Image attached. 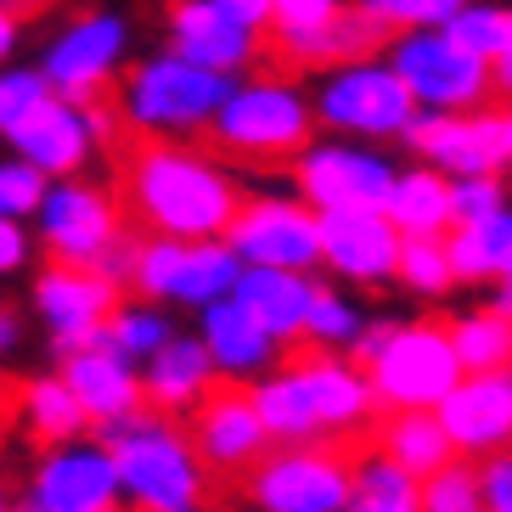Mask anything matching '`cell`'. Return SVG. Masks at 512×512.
I'll list each match as a JSON object with an SVG mask.
<instances>
[{"label": "cell", "mask_w": 512, "mask_h": 512, "mask_svg": "<svg viewBox=\"0 0 512 512\" xmlns=\"http://www.w3.org/2000/svg\"><path fill=\"white\" fill-rule=\"evenodd\" d=\"M316 141L310 85L299 74H237L209 124V147L237 164H293Z\"/></svg>", "instance_id": "5b68a950"}, {"label": "cell", "mask_w": 512, "mask_h": 512, "mask_svg": "<svg viewBox=\"0 0 512 512\" xmlns=\"http://www.w3.org/2000/svg\"><path fill=\"white\" fill-rule=\"evenodd\" d=\"M512 203V186L507 175H462L451 181V209H456V226H479L490 214H501ZM451 226V231H456Z\"/></svg>", "instance_id": "60d3db41"}, {"label": "cell", "mask_w": 512, "mask_h": 512, "mask_svg": "<svg viewBox=\"0 0 512 512\" xmlns=\"http://www.w3.org/2000/svg\"><path fill=\"white\" fill-rule=\"evenodd\" d=\"M226 91H231L226 74L197 68V62L175 57L164 46L130 62L107 102L124 124V141H197L209 136Z\"/></svg>", "instance_id": "277c9868"}, {"label": "cell", "mask_w": 512, "mask_h": 512, "mask_svg": "<svg viewBox=\"0 0 512 512\" xmlns=\"http://www.w3.org/2000/svg\"><path fill=\"white\" fill-rule=\"evenodd\" d=\"M366 327V310L349 299L338 282H321L316 299H310V316H304V349H321V355H349L355 338Z\"/></svg>", "instance_id": "836d02e7"}, {"label": "cell", "mask_w": 512, "mask_h": 512, "mask_svg": "<svg viewBox=\"0 0 512 512\" xmlns=\"http://www.w3.org/2000/svg\"><path fill=\"white\" fill-rule=\"evenodd\" d=\"M507 175H512V169H507ZM507 186H512V181H507Z\"/></svg>", "instance_id": "816d5d0a"}, {"label": "cell", "mask_w": 512, "mask_h": 512, "mask_svg": "<svg viewBox=\"0 0 512 512\" xmlns=\"http://www.w3.org/2000/svg\"><path fill=\"white\" fill-rule=\"evenodd\" d=\"M265 40L282 74H321L332 62L383 51V29L355 0H271Z\"/></svg>", "instance_id": "7c38bea8"}, {"label": "cell", "mask_w": 512, "mask_h": 512, "mask_svg": "<svg viewBox=\"0 0 512 512\" xmlns=\"http://www.w3.org/2000/svg\"><path fill=\"white\" fill-rule=\"evenodd\" d=\"M355 484L349 445H271L242 473L248 512H344Z\"/></svg>", "instance_id": "4fadbf2b"}, {"label": "cell", "mask_w": 512, "mask_h": 512, "mask_svg": "<svg viewBox=\"0 0 512 512\" xmlns=\"http://www.w3.org/2000/svg\"><path fill=\"white\" fill-rule=\"evenodd\" d=\"M40 96H46V79H40L34 62H6V68H0V141L29 119Z\"/></svg>", "instance_id": "b9f144b4"}, {"label": "cell", "mask_w": 512, "mask_h": 512, "mask_svg": "<svg viewBox=\"0 0 512 512\" xmlns=\"http://www.w3.org/2000/svg\"><path fill=\"white\" fill-rule=\"evenodd\" d=\"M422 512H484L479 496V462L451 456V462L422 479Z\"/></svg>", "instance_id": "f35d334b"}, {"label": "cell", "mask_w": 512, "mask_h": 512, "mask_svg": "<svg viewBox=\"0 0 512 512\" xmlns=\"http://www.w3.org/2000/svg\"><path fill=\"white\" fill-rule=\"evenodd\" d=\"M479 496L484 512H512V451L479 462Z\"/></svg>", "instance_id": "ee69618b"}, {"label": "cell", "mask_w": 512, "mask_h": 512, "mask_svg": "<svg viewBox=\"0 0 512 512\" xmlns=\"http://www.w3.org/2000/svg\"><path fill=\"white\" fill-rule=\"evenodd\" d=\"M40 512H124L119 496V467L96 434L74 445H51L29 467V496Z\"/></svg>", "instance_id": "d6986e66"}, {"label": "cell", "mask_w": 512, "mask_h": 512, "mask_svg": "<svg viewBox=\"0 0 512 512\" xmlns=\"http://www.w3.org/2000/svg\"><path fill=\"white\" fill-rule=\"evenodd\" d=\"M17 46H23V17L0 6V68H6V62L17 57Z\"/></svg>", "instance_id": "7dc6e473"}, {"label": "cell", "mask_w": 512, "mask_h": 512, "mask_svg": "<svg viewBox=\"0 0 512 512\" xmlns=\"http://www.w3.org/2000/svg\"><path fill=\"white\" fill-rule=\"evenodd\" d=\"M119 467V496L130 512H209L214 479L197 462L192 439L164 411H130V417L96 428Z\"/></svg>", "instance_id": "3957f363"}, {"label": "cell", "mask_w": 512, "mask_h": 512, "mask_svg": "<svg viewBox=\"0 0 512 512\" xmlns=\"http://www.w3.org/2000/svg\"><path fill=\"white\" fill-rule=\"evenodd\" d=\"M220 389L209 355L197 344V332H175L164 349H152L141 361V400L147 411H164V417L186 422V411H197L209 394Z\"/></svg>", "instance_id": "484cf974"}, {"label": "cell", "mask_w": 512, "mask_h": 512, "mask_svg": "<svg viewBox=\"0 0 512 512\" xmlns=\"http://www.w3.org/2000/svg\"><path fill=\"white\" fill-rule=\"evenodd\" d=\"M383 220L400 237H451L456 209H451V175L428 164H400L389 197H383Z\"/></svg>", "instance_id": "83f0119b"}, {"label": "cell", "mask_w": 512, "mask_h": 512, "mask_svg": "<svg viewBox=\"0 0 512 512\" xmlns=\"http://www.w3.org/2000/svg\"><path fill=\"white\" fill-rule=\"evenodd\" d=\"M181 428L192 439L197 462L209 467V479H242L271 451V434H265V422L254 411V394L237 389V383H220L197 411H186Z\"/></svg>", "instance_id": "ffe728a7"}, {"label": "cell", "mask_w": 512, "mask_h": 512, "mask_svg": "<svg viewBox=\"0 0 512 512\" xmlns=\"http://www.w3.org/2000/svg\"><path fill=\"white\" fill-rule=\"evenodd\" d=\"M34 226L29 220H0V282H12L34 265Z\"/></svg>", "instance_id": "7bdbcfd3"}, {"label": "cell", "mask_w": 512, "mask_h": 512, "mask_svg": "<svg viewBox=\"0 0 512 512\" xmlns=\"http://www.w3.org/2000/svg\"><path fill=\"white\" fill-rule=\"evenodd\" d=\"M113 192L124 220L141 237H181L209 242L226 237L242 209V175L209 147L192 141H124L113 152Z\"/></svg>", "instance_id": "6da1fadb"}, {"label": "cell", "mask_w": 512, "mask_h": 512, "mask_svg": "<svg viewBox=\"0 0 512 512\" xmlns=\"http://www.w3.org/2000/svg\"><path fill=\"white\" fill-rule=\"evenodd\" d=\"M321 220V271L338 287H389L400 271V231L383 209H332Z\"/></svg>", "instance_id": "44dd1931"}, {"label": "cell", "mask_w": 512, "mask_h": 512, "mask_svg": "<svg viewBox=\"0 0 512 512\" xmlns=\"http://www.w3.org/2000/svg\"><path fill=\"white\" fill-rule=\"evenodd\" d=\"M130 62H136V29H130V17L113 12V6H85V12L62 17L57 29H51V40L40 46L34 68H40L51 96L107 102Z\"/></svg>", "instance_id": "30bf717a"}, {"label": "cell", "mask_w": 512, "mask_h": 512, "mask_svg": "<svg viewBox=\"0 0 512 512\" xmlns=\"http://www.w3.org/2000/svg\"><path fill=\"white\" fill-rule=\"evenodd\" d=\"M310 113H316V130L344 141H372V147L406 141L417 124V102L406 96L400 74L383 62V51L310 74Z\"/></svg>", "instance_id": "52a82bcc"}, {"label": "cell", "mask_w": 512, "mask_h": 512, "mask_svg": "<svg viewBox=\"0 0 512 512\" xmlns=\"http://www.w3.org/2000/svg\"><path fill=\"white\" fill-rule=\"evenodd\" d=\"M17 512H40V507H34V501H17Z\"/></svg>", "instance_id": "f907efd6"}, {"label": "cell", "mask_w": 512, "mask_h": 512, "mask_svg": "<svg viewBox=\"0 0 512 512\" xmlns=\"http://www.w3.org/2000/svg\"><path fill=\"white\" fill-rule=\"evenodd\" d=\"M34 242L46 248L51 265H79V271H107L124 282V259H130V220L107 175H74V181H51L46 203L34 209Z\"/></svg>", "instance_id": "8992f818"}, {"label": "cell", "mask_w": 512, "mask_h": 512, "mask_svg": "<svg viewBox=\"0 0 512 512\" xmlns=\"http://www.w3.org/2000/svg\"><path fill=\"white\" fill-rule=\"evenodd\" d=\"M23 338H29V327H23V316H17V310H12L6 299H0V366L23 355Z\"/></svg>", "instance_id": "f6af8a7d"}, {"label": "cell", "mask_w": 512, "mask_h": 512, "mask_svg": "<svg viewBox=\"0 0 512 512\" xmlns=\"http://www.w3.org/2000/svg\"><path fill=\"white\" fill-rule=\"evenodd\" d=\"M361 372L377 400V417H389V411H434L462 383V361L451 349V332L434 316H417V321L400 316L389 327V338L361 361Z\"/></svg>", "instance_id": "9c48e42d"}, {"label": "cell", "mask_w": 512, "mask_h": 512, "mask_svg": "<svg viewBox=\"0 0 512 512\" xmlns=\"http://www.w3.org/2000/svg\"><path fill=\"white\" fill-rule=\"evenodd\" d=\"M254 411L265 422L271 445H361L377 428V400L366 389V372L349 355H287L276 372L248 383Z\"/></svg>", "instance_id": "7a4b0ae2"}, {"label": "cell", "mask_w": 512, "mask_h": 512, "mask_svg": "<svg viewBox=\"0 0 512 512\" xmlns=\"http://www.w3.org/2000/svg\"><path fill=\"white\" fill-rule=\"evenodd\" d=\"M220 12H231L237 23H248L254 34H265V23H271V0H214Z\"/></svg>", "instance_id": "bcb514c9"}, {"label": "cell", "mask_w": 512, "mask_h": 512, "mask_svg": "<svg viewBox=\"0 0 512 512\" xmlns=\"http://www.w3.org/2000/svg\"><path fill=\"white\" fill-rule=\"evenodd\" d=\"M439 428L451 439V451L467 462L512 451V366L501 372H462L445 400L434 406Z\"/></svg>", "instance_id": "7402d4cb"}, {"label": "cell", "mask_w": 512, "mask_h": 512, "mask_svg": "<svg viewBox=\"0 0 512 512\" xmlns=\"http://www.w3.org/2000/svg\"><path fill=\"white\" fill-rule=\"evenodd\" d=\"M57 377L74 389V400L85 406L91 428H107V422H119V417H130V411L147 406V400H141V366H130L124 355H113L102 338L85 344V349L57 355Z\"/></svg>", "instance_id": "d4e9b609"}, {"label": "cell", "mask_w": 512, "mask_h": 512, "mask_svg": "<svg viewBox=\"0 0 512 512\" xmlns=\"http://www.w3.org/2000/svg\"><path fill=\"white\" fill-rule=\"evenodd\" d=\"M0 512H17V501H12V496H6V490H0Z\"/></svg>", "instance_id": "681fc988"}, {"label": "cell", "mask_w": 512, "mask_h": 512, "mask_svg": "<svg viewBox=\"0 0 512 512\" xmlns=\"http://www.w3.org/2000/svg\"><path fill=\"white\" fill-rule=\"evenodd\" d=\"M394 282L406 287V293H417V299H445L456 287L445 237H406L400 242V271H394Z\"/></svg>", "instance_id": "8d00e7d4"}, {"label": "cell", "mask_w": 512, "mask_h": 512, "mask_svg": "<svg viewBox=\"0 0 512 512\" xmlns=\"http://www.w3.org/2000/svg\"><path fill=\"white\" fill-rule=\"evenodd\" d=\"M389 62L417 113H473V107L496 102V79L479 57H467L445 29H411L383 40Z\"/></svg>", "instance_id": "5bb4252c"}, {"label": "cell", "mask_w": 512, "mask_h": 512, "mask_svg": "<svg viewBox=\"0 0 512 512\" xmlns=\"http://www.w3.org/2000/svg\"><path fill=\"white\" fill-rule=\"evenodd\" d=\"M12 417H17V428L29 434L34 451H51V445H74V439L91 434V417H85V406L74 400V389H68L57 372L29 377V383L17 389V400H12Z\"/></svg>", "instance_id": "f1b7e54d"}, {"label": "cell", "mask_w": 512, "mask_h": 512, "mask_svg": "<svg viewBox=\"0 0 512 512\" xmlns=\"http://www.w3.org/2000/svg\"><path fill=\"white\" fill-rule=\"evenodd\" d=\"M226 248L242 271H321V220L293 192H248L237 220L226 226Z\"/></svg>", "instance_id": "9a60e30c"}, {"label": "cell", "mask_w": 512, "mask_h": 512, "mask_svg": "<svg viewBox=\"0 0 512 512\" xmlns=\"http://www.w3.org/2000/svg\"><path fill=\"white\" fill-rule=\"evenodd\" d=\"M164 46L175 57L214 68V74H254V62L265 57V34H254L248 23H237L231 12H220L214 0H175L164 17Z\"/></svg>", "instance_id": "603a6c76"}, {"label": "cell", "mask_w": 512, "mask_h": 512, "mask_svg": "<svg viewBox=\"0 0 512 512\" xmlns=\"http://www.w3.org/2000/svg\"><path fill=\"white\" fill-rule=\"evenodd\" d=\"M293 197H304L316 214L332 209H383L400 164L389 158V147L372 141H344V136H321L293 158Z\"/></svg>", "instance_id": "2e32d148"}, {"label": "cell", "mask_w": 512, "mask_h": 512, "mask_svg": "<svg viewBox=\"0 0 512 512\" xmlns=\"http://www.w3.org/2000/svg\"><path fill=\"white\" fill-rule=\"evenodd\" d=\"M46 175L23 164L17 152H0V220H34V209L46 203Z\"/></svg>", "instance_id": "ab89813d"}, {"label": "cell", "mask_w": 512, "mask_h": 512, "mask_svg": "<svg viewBox=\"0 0 512 512\" xmlns=\"http://www.w3.org/2000/svg\"><path fill=\"white\" fill-rule=\"evenodd\" d=\"M366 17H372L383 40L389 34H411V29H445L467 0H355Z\"/></svg>", "instance_id": "74e56055"}, {"label": "cell", "mask_w": 512, "mask_h": 512, "mask_svg": "<svg viewBox=\"0 0 512 512\" xmlns=\"http://www.w3.org/2000/svg\"><path fill=\"white\" fill-rule=\"evenodd\" d=\"M411 158L439 175H507L512 169V107L490 102L473 113H417L406 136Z\"/></svg>", "instance_id": "e0dca14e"}, {"label": "cell", "mask_w": 512, "mask_h": 512, "mask_svg": "<svg viewBox=\"0 0 512 512\" xmlns=\"http://www.w3.org/2000/svg\"><path fill=\"white\" fill-rule=\"evenodd\" d=\"M456 46L467 57H479L484 68H496L501 57H512V0H467L462 12L445 23Z\"/></svg>", "instance_id": "e575fe53"}, {"label": "cell", "mask_w": 512, "mask_h": 512, "mask_svg": "<svg viewBox=\"0 0 512 512\" xmlns=\"http://www.w3.org/2000/svg\"><path fill=\"white\" fill-rule=\"evenodd\" d=\"M344 512H422V479H411L406 467H394L389 456L361 451Z\"/></svg>", "instance_id": "d6a6232c"}, {"label": "cell", "mask_w": 512, "mask_h": 512, "mask_svg": "<svg viewBox=\"0 0 512 512\" xmlns=\"http://www.w3.org/2000/svg\"><path fill=\"white\" fill-rule=\"evenodd\" d=\"M119 147H124V124L113 113V102H68V96H51V91L6 136V152L34 164L46 181L96 175L102 164H113Z\"/></svg>", "instance_id": "ba28073f"}, {"label": "cell", "mask_w": 512, "mask_h": 512, "mask_svg": "<svg viewBox=\"0 0 512 512\" xmlns=\"http://www.w3.org/2000/svg\"><path fill=\"white\" fill-rule=\"evenodd\" d=\"M0 6H6V12H17V17H29V12H40L46 0H0Z\"/></svg>", "instance_id": "c3c4849f"}, {"label": "cell", "mask_w": 512, "mask_h": 512, "mask_svg": "<svg viewBox=\"0 0 512 512\" xmlns=\"http://www.w3.org/2000/svg\"><path fill=\"white\" fill-rule=\"evenodd\" d=\"M169 338H175L169 310H158V304H147V299H119V310H113L107 327H102V344L113 349V355H124L130 366H141L152 349H164Z\"/></svg>", "instance_id": "d590c367"}, {"label": "cell", "mask_w": 512, "mask_h": 512, "mask_svg": "<svg viewBox=\"0 0 512 512\" xmlns=\"http://www.w3.org/2000/svg\"><path fill=\"white\" fill-rule=\"evenodd\" d=\"M445 332H451L462 372H501V366H512V316L496 310V304H473V310L451 316Z\"/></svg>", "instance_id": "1f68e13d"}, {"label": "cell", "mask_w": 512, "mask_h": 512, "mask_svg": "<svg viewBox=\"0 0 512 512\" xmlns=\"http://www.w3.org/2000/svg\"><path fill=\"white\" fill-rule=\"evenodd\" d=\"M242 276V259L226 248V237L209 242H181V237H141L130 242L124 259V287L158 310H209L231 299Z\"/></svg>", "instance_id": "8fae6325"}, {"label": "cell", "mask_w": 512, "mask_h": 512, "mask_svg": "<svg viewBox=\"0 0 512 512\" xmlns=\"http://www.w3.org/2000/svg\"><path fill=\"white\" fill-rule=\"evenodd\" d=\"M197 344L209 355L214 377L220 383H237V389L259 383V377L276 372V361H282V344L237 299H220L209 310H197Z\"/></svg>", "instance_id": "cb8c5ba5"}, {"label": "cell", "mask_w": 512, "mask_h": 512, "mask_svg": "<svg viewBox=\"0 0 512 512\" xmlns=\"http://www.w3.org/2000/svg\"><path fill=\"white\" fill-rule=\"evenodd\" d=\"M451 248V271L456 287H501L512 282V203L479 226H456L445 237Z\"/></svg>", "instance_id": "f546056e"}, {"label": "cell", "mask_w": 512, "mask_h": 512, "mask_svg": "<svg viewBox=\"0 0 512 512\" xmlns=\"http://www.w3.org/2000/svg\"><path fill=\"white\" fill-rule=\"evenodd\" d=\"M124 282L107 271H79V265H46L29 287V310L34 321L46 327L51 355H68V349H85L102 338L107 316L119 310Z\"/></svg>", "instance_id": "ac0fdd59"}, {"label": "cell", "mask_w": 512, "mask_h": 512, "mask_svg": "<svg viewBox=\"0 0 512 512\" xmlns=\"http://www.w3.org/2000/svg\"><path fill=\"white\" fill-rule=\"evenodd\" d=\"M316 287H321L316 276H299V271H242L237 287H231V299L287 349L304 338V316H310Z\"/></svg>", "instance_id": "4316f807"}, {"label": "cell", "mask_w": 512, "mask_h": 512, "mask_svg": "<svg viewBox=\"0 0 512 512\" xmlns=\"http://www.w3.org/2000/svg\"><path fill=\"white\" fill-rule=\"evenodd\" d=\"M372 451L389 456L394 467H406L411 479H428V473H439L456 456L434 411H389V417H377Z\"/></svg>", "instance_id": "4dcf8cb0"}]
</instances>
